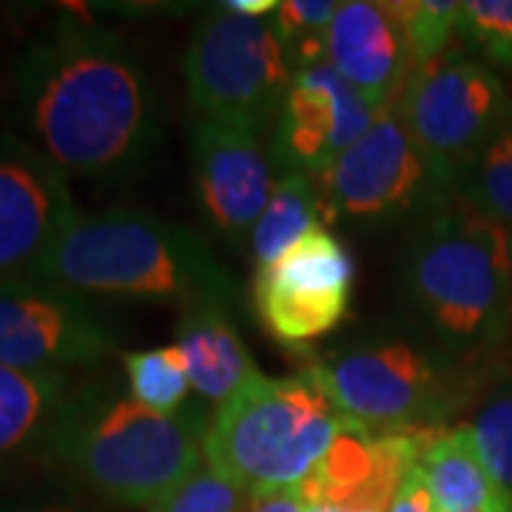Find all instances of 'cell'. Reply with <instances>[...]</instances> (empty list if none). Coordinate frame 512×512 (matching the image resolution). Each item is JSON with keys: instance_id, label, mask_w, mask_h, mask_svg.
Instances as JSON below:
<instances>
[{"instance_id": "6da1fadb", "label": "cell", "mask_w": 512, "mask_h": 512, "mask_svg": "<svg viewBox=\"0 0 512 512\" xmlns=\"http://www.w3.org/2000/svg\"><path fill=\"white\" fill-rule=\"evenodd\" d=\"M9 109L26 143L74 180H146L165 151V114L143 60L103 26L60 18L20 49Z\"/></svg>"}, {"instance_id": "7a4b0ae2", "label": "cell", "mask_w": 512, "mask_h": 512, "mask_svg": "<svg viewBox=\"0 0 512 512\" xmlns=\"http://www.w3.org/2000/svg\"><path fill=\"white\" fill-rule=\"evenodd\" d=\"M399 282L416 330L470 373L512 345V231L447 200L413 222Z\"/></svg>"}, {"instance_id": "3957f363", "label": "cell", "mask_w": 512, "mask_h": 512, "mask_svg": "<svg viewBox=\"0 0 512 512\" xmlns=\"http://www.w3.org/2000/svg\"><path fill=\"white\" fill-rule=\"evenodd\" d=\"M35 279L89 299H154L180 308H228L237 299L234 276L200 234L128 205L80 211Z\"/></svg>"}, {"instance_id": "277c9868", "label": "cell", "mask_w": 512, "mask_h": 512, "mask_svg": "<svg viewBox=\"0 0 512 512\" xmlns=\"http://www.w3.org/2000/svg\"><path fill=\"white\" fill-rule=\"evenodd\" d=\"M205 430L202 407L163 416L126 390L83 384L57 407L46 453L111 504L154 507L205 464Z\"/></svg>"}, {"instance_id": "5b68a950", "label": "cell", "mask_w": 512, "mask_h": 512, "mask_svg": "<svg viewBox=\"0 0 512 512\" xmlns=\"http://www.w3.org/2000/svg\"><path fill=\"white\" fill-rule=\"evenodd\" d=\"M353 424L308 370L285 379L262 373L214 407L205 461L242 484L251 498L299 490Z\"/></svg>"}, {"instance_id": "8992f818", "label": "cell", "mask_w": 512, "mask_h": 512, "mask_svg": "<svg viewBox=\"0 0 512 512\" xmlns=\"http://www.w3.org/2000/svg\"><path fill=\"white\" fill-rule=\"evenodd\" d=\"M339 413L376 433L453 427L476 373L456 365L419 330L373 336L305 367Z\"/></svg>"}, {"instance_id": "52a82bcc", "label": "cell", "mask_w": 512, "mask_h": 512, "mask_svg": "<svg viewBox=\"0 0 512 512\" xmlns=\"http://www.w3.org/2000/svg\"><path fill=\"white\" fill-rule=\"evenodd\" d=\"M188 100L197 117L265 131L293 80L274 15L245 18L211 6L194 26L183 60Z\"/></svg>"}, {"instance_id": "ba28073f", "label": "cell", "mask_w": 512, "mask_h": 512, "mask_svg": "<svg viewBox=\"0 0 512 512\" xmlns=\"http://www.w3.org/2000/svg\"><path fill=\"white\" fill-rule=\"evenodd\" d=\"M393 109L450 197L461 171L512 120L510 94L498 74L458 52L419 66Z\"/></svg>"}, {"instance_id": "9c48e42d", "label": "cell", "mask_w": 512, "mask_h": 512, "mask_svg": "<svg viewBox=\"0 0 512 512\" xmlns=\"http://www.w3.org/2000/svg\"><path fill=\"white\" fill-rule=\"evenodd\" d=\"M328 222L348 220L367 228L416 222L453 200L433 177L396 109L379 111L367 134L316 177Z\"/></svg>"}, {"instance_id": "30bf717a", "label": "cell", "mask_w": 512, "mask_h": 512, "mask_svg": "<svg viewBox=\"0 0 512 512\" xmlns=\"http://www.w3.org/2000/svg\"><path fill=\"white\" fill-rule=\"evenodd\" d=\"M117 350V328L83 293L37 279L0 282V367L69 373Z\"/></svg>"}, {"instance_id": "8fae6325", "label": "cell", "mask_w": 512, "mask_h": 512, "mask_svg": "<svg viewBox=\"0 0 512 512\" xmlns=\"http://www.w3.org/2000/svg\"><path fill=\"white\" fill-rule=\"evenodd\" d=\"M353 279L348 245L325 225L313 228L276 262L256 268V319L279 345L305 348L345 322Z\"/></svg>"}, {"instance_id": "7c38bea8", "label": "cell", "mask_w": 512, "mask_h": 512, "mask_svg": "<svg viewBox=\"0 0 512 512\" xmlns=\"http://www.w3.org/2000/svg\"><path fill=\"white\" fill-rule=\"evenodd\" d=\"M69 177L15 131H0V282L35 279L77 220Z\"/></svg>"}, {"instance_id": "4fadbf2b", "label": "cell", "mask_w": 512, "mask_h": 512, "mask_svg": "<svg viewBox=\"0 0 512 512\" xmlns=\"http://www.w3.org/2000/svg\"><path fill=\"white\" fill-rule=\"evenodd\" d=\"M362 94L328 63L293 74L288 94L276 114L271 160L285 171L325 174L348 148H353L376 123Z\"/></svg>"}, {"instance_id": "5bb4252c", "label": "cell", "mask_w": 512, "mask_h": 512, "mask_svg": "<svg viewBox=\"0 0 512 512\" xmlns=\"http://www.w3.org/2000/svg\"><path fill=\"white\" fill-rule=\"evenodd\" d=\"M271 154L262 134L242 123L197 117L191 126V165L202 214L228 239L251 237L271 197Z\"/></svg>"}, {"instance_id": "9a60e30c", "label": "cell", "mask_w": 512, "mask_h": 512, "mask_svg": "<svg viewBox=\"0 0 512 512\" xmlns=\"http://www.w3.org/2000/svg\"><path fill=\"white\" fill-rule=\"evenodd\" d=\"M325 63L379 111L396 106L416 72L402 23L387 0L339 3L330 23Z\"/></svg>"}, {"instance_id": "2e32d148", "label": "cell", "mask_w": 512, "mask_h": 512, "mask_svg": "<svg viewBox=\"0 0 512 512\" xmlns=\"http://www.w3.org/2000/svg\"><path fill=\"white\" fill-rule=\"evenodd\" d=\"M174 348L183 359L191 390L214 407L234 399L262 376L225 305L205 302L183 308L174 328Z\"/></svg>"}, {"instance_id": "e0dca14e", "label": "cell", "mask_w": 512, "mask_h": 512, "mask_svg": "<svg viewBox=\"0 0 512 512\" xmlns=\"http://www.w3.org/2000/svg\"><path fill=\"white\" fill-rule=\"evenodd\" d=\"M416 470L436 512H512V495L484 464L470 424L427 430Z\"/></svg>"}, {"instance_id": "ac0fdd59", "label": "cell", "mask_w": 512, "mask_h": 512, "mask_svg": "<svg viewBox=\"0 0 512 512\" xmlns=\"http://www.w3.org/2000/svg\"><path fill=\"white\" fill-rule=\"evenodd\" d=\"M69 373H26L0 367V470L43 447L69 396Z\"/></svg>"}, {"instance_id": "d6986e66", "label": "cell", "mask_w": 512, "mask_h": 512, "mask_svg": "<svg viewBox=\"0 0 512 512\" xmlns=\"http://www.w3.org/2000/svg\"><path fill=\"white\" fill-rule=\"evenodd\" d=\"M328 228V211L322 200V188L313 174L285 171L271 188L262 217L251 231V254L256 268L276 262L288 248H293L313 228Z\"/></svg>"}, {"instance_id": "ffe728a7", "label": "cell", "mask_w": 512, "mask_h": 512, "mask_svg": "<svg viewBox=\"0 0 512 512\" xmlns=\"http://www.w3.org/2000/svg\"><path fill=\"white\" fill-rule=\"evenodd\" d=\"M120 365L126 376V393L137 404L163 416H174L188 407V396L194 390L174 345L131 350L120 356Z\"/></svg>"}, {"instance_id": "44dd1931", "label": "cell", "mask_w": 512, "mask_h": 512, "mask_svg": "<svg viewBox=\"0 0 512 512\" xmlns=\"http://www.w3.org/2000/svg\"><path fill=\"white\" fill-rule=\"evenodd\" d=\"M453 197L512 231V120L461 171Z\"/></svg>"}, {"instance_id": "7402d4cb", "label": "cell", "mask_w": 512, "mask_h": 512, "mask_svg": "<svg viewBox=\"0 0 512 512\" xmlns=\"http://www.w3.org/2000/svg\"><path fill=\"white\" fill-rule=\"evenodd\" d=\"M339 3L333 0H282L276 6L274 23L288 52L293 74L325 63L328 32Z\"/></svg>"}, {"instance_id": "603a6c76", "label": "cell", "mask_w": 512, "mask_h": 512, "mask_svg": "<svg viewBox=\"0 0 512 512\" xmlns=\"http://www.w3.org/2000/svg\"><path fill=\"white\" fill-rule=\"evenodd\" d=\"M393 15L402 23L416 69L447 52L458 35L461 0H393Z\"/></svg>"}, {"instance_id": "cb8c5ba5", "label": "cell", "mask_w": 512, "mask_h": 512, "mask_svg": "<svg viewBox=\"0 0 512 512\" xmlns=\"http://www.w3.org/2000/svg\"><path fill=\"white\" fill-rule=\"evenodd\" d=\"M251 501L242 484L205 461L148 512H248Z\"/></svg>"}, {"instance_id": "d4e9b609", "label": "cell", "mask_w": 512, "mask_h": 512, "mask_svg": "<svg viewBox=\"0 0 512 512\" xmlns=\"http://www.w3.org/2000/svg\"><path fill=\"white\" fill-rule=\"evenodd\" d=\"M478 453L495 481L512 495V379L495 387L476 410L473 424Z\"/></svg>"}, {"instance_id": "484cf974", "label": "cell", "mask_w": 512, "mask_h": 512, "mask_svg": "<svg viewBox=\"0 0 512 512\" xmlns=\"http://www.w3.org/2000/svg\"><path fill=\"white\" fill-rule=\"evenodd\" d=\"M458 35L512 74V0H461Z\"/></svg>"}, {"instance_id": "4316f807", "label": "cell", "mask_w": 512, "mask_h": 512, "mask_svg": "<svg viewBox=\"0 0 512 512\" xmlns=\"http://www.w3.org/2000/svg\"><path fill=\"white\" fill-rule=\"evenodd\" d=\"M387 512H436L433 501H430V493H427L419 470H416V461L407 467V473H404L402 481H399L396 495H393L390 510Z\"/></svg>"}, {"instance_id": "83f0119b", "label": "cell", "mask_w": 512, "mask_h": 512, "mask_svg": "<svg viewBox=\"0 0 512 512\" xmlns=\"http://www.w3.org/2000/svg\"><path fill=\"white\" fill-rule=\"evenodd\" d=\"M308 512H387V501L376 498H322V501H305Z\"/></svg>"}, {"instance_id": "f1b7e54d", "label": "cell", "mask_w": 512, "mask_h": 512, "mask_svg": "<svg viewBox=\"0 0 512 512\" xmlns=\"http://www.w3.org/2000/svg\"><path fill=\"white\" fill-rule=\"evenodd\" d=\"M248 512H308V504L299 490H282V493L254 498Z\"/></svg>"}, {"instance_id": "f546056e", "label": "cell", "mask_w": 512, "mask_h": 512, "mask_svg": "<svg viewBox=\"0 0 512 512\" xmlns=\"http://www.w3.org/2000/svg\"><path fill=\"white\" fill-rule=\"evenodd\" d=\"M228 12H237V15H245V18H268L276 12V0H225L222 3Z\"/></svg>"}, {"instance_id": "4dcf8cb0", "label": "cell", "mask_w": 512, "mask_h": 512, "mask_svg": "<svg viewBox=\"0 0 512 512\" xmlns=\"http://www.w3.org/2000/svg\"><path fill=\"white\" fill-rule=\"evenodd\" d=\"M0 512H83L66 507V504H20V507H0Z\"/></svg>"}]
</instances>
